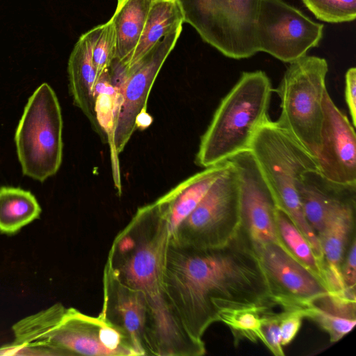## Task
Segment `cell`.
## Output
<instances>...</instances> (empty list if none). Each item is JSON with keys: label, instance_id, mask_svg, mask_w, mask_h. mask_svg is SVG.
Returning a JSON list of instances; mask_svg holds the SVG:
<instances>
[{"label": "cell", "instance_id": "1", "mask_svg": "<svg viewBox=\"0 0 356 356\" xmlns=\"http://www.w3.org/2000/svg\"><path fill=\"white\" fill-rule=\"evenodd\" d=\"M163 278L177 315L197 340L225 310L275 306L258 256L240 228L229 243L216 248L169 242Z\"/></svg>", "mask_w": 356, "mask_h": 356}, {"label": "cell", "instance_id": "2", "mask_svg": "<svg viewBox=\"0 0 356 356\" xmlns=\"http://www.w3.org/2000/svg\"><path fill=\"white\" fill-rule=\"evenodd\" d=\"M170 236L168 221L156 201L143 206L115 237L105 265L120 282L143 293L157 356H201L206 353L204 342L186 331L165 291Z\"/></svg>", "mask_w": 356, "mask_h": 356}, {"label": "cell", "instance_id": "3", "mask_svg": "<svg viewBox=\"0 0 356 356\" xmlns=\"http://www.w3.org/2000/svg\"><path fill=\"white\" fill-rule=\"evenodd\" d=\"M273 91L264 72H243L220 102L202 136L195 163L206 168L248 151L259 128L270 119Z\"/></svg>", "mask_w": 356, "mask_h": 356}, {"label": "cell", "instance_id": "4", "mask_svg": "<svg viewBox=\"0 0 356 356\" xmlns=\"http://www.w3.org/2000/svg\"><path fill=\"white\" fill-rule=\"evenodd\" d=\"M14 341L40 343L61 356H139L130 341L100 317L56 303L12 327Z\"/></svg>", "mask_w": 356, "mask_h": 356}, {"label": "cell", "instance_id": "5", "mask_svg": "<svg viewBox=\"0 0 356 356\" xmlns=\"http://www.w3.org/2000/svg\"><path fill=\"white\" fill-rule=\"evenodd\" d=\"M249 150L274 197L277 207L289 216L308 241L316 257L323 261L318 236L305 217L298 191L299 184L306 172L319 171L316 157L270 119L259 128Z\"/></svg>", "mask_w": 356, "mask_h": 356}, {"label": "cell", "instance_id": "6", "mask_svg": "<svg viewBox=\"0 0 356 356\" xmlns=\"http://www.w3.org/2000/svg\"><path fill=\"white\" fill-rule=\"evenodd\" d=\"M327 72L324 58L305 55L289 63L273 89L280 99L276 123L316 157L320 149Z\"/></svg>", "mask_w": 356, "mask_h": 356}, {"label": "cell", "instance_id": "7", "mask_svg": "<svg viewBox=\"0 0 356 356\" xmlns=\"http://www.w3.org/2000/svg\"><path fill=\"white\" fill-rule=\"evenodd\" d=\"M63 118L57 96L47 83L29 97L15 142L22 172L41 182L55 175L63 158Z\"/></svg>", "mask_w": 356, "mask_h": 356}, {"label": "cell", "instance_id": "8", "mask_svg": "<svg viewBox=\"0 0 356 356\" xmlns=\"http://www.w3.org/2000/svg\"><path fill=\"white\" fill-rule=\"evenodd\" d=\"M240 225L239 177L229 161L195 208L170 233L169 242L195 248L220 247L236 235Z\"/></svg>", "mask_w": 356, "mask_h": 356}, {"label": "cell", "instance_id": "9", "mask_svg": "<svg viewBox=\"0 0 356 356\" xmlns=\"http://www.w3.org/2000/svg\"><path fill=\"white\" fill-rule=\"evenodd\" d=\"M181 31L182 24L174 27L141 60L124 71L125 81L120 92L122 104L110 147L112 172L116 189L122 188L118 155L123 151L136 130L137 116L140 113L147 111V102L150 90L163 65L175 47Z\"/></svg>", "mask_w": 356, "mask_h": 356}, {"label": "cell", "instance_id": "10", "mask_svg": "<svg viewBox=\"0 0 356 356\" xmlns=\"http://www.w3.org/2000/svg\"><path fill=\"white\" fill-rule=\"evenodd\" d=\"M323 27L284 0H261L255 31L257 51L291 63L318 46Z\"/></svg>", "mask_w": 356, "mask_h": 356}, {"label": "cell", "instance_id": "11", "mask_svg": "<svg viewBox=\"0 0 356 356\" xmlns=\"http://www.w3.org/2000/svg\"><path fill=\"white\" fill-rule=\"evenodd\" d=\"M254 251L275 306L284 311L303 310L330 296L325 284L285 248L270 243Z\"/></svg>", "mask_w": 356, "mask_h": 356}, {"label": "cell", "instance_id": "12", "mask_svg": "<svg viewBox=\"0 0 356 356\" xmlns=\"http://www.w3.org/2000/svg\"><path fill=\"white\" fill-rule=\"evenodd\" d=\"M228 161L234 165L239 177L240 229L254 250L270 243L286 248L276 226L275 200L252 153L245 151Z\"/></svg>", "mask_w": 356, "mask_h": 356}, {"label": "cell", "instance_id": "13", "mask_svg": "<svg viewBox=\"0 0 356 356\" xmlns=\"http://www.w3.org/2000/svg\"><path fill=\"white\" fill-rule=\"evenodd\" d=\"M98 316L121 332L139 356H157L152 318L143 293L120 282L106 265L103 274V305Z\"/></svg>", "mask_w": 356, "mask_h": 356}, {"label": "cell", "instance_id": "14", "mask_svg": "<svg viewBox=\"0 0 356 356\" xmlns=\"http://www.w3.org/2000/svg\"><path fill=\"white\" fill-rule=\"evenodd\" d=\"M324 117L316 159L320 173L341 184H356L355 127L332 101L327 90L323 97Z\"/></svg>", "mask_w": 356, "mask_h": 356}, {"label": "cell", "instance_id": "15", "mask_svg": "<svg viewBox=\"0 0 356 356\" xmlns=\"http://www.w3.org/2000/svg\"><path fill=\"white\" fill-rule=\"evenodd\" d=\"M298 191L305 217L317 236L332 218L356 207V184L332 181L318 170L302 176Z\"/></svg>", "mask_w": 356, "mask_h": 356}, {"label": "cell", "instance_id": "16", "mask_svg": "<svg viewBox=\"0 0 356 356\" xmlns=\"http://www.w3.org/2000/svg\"><path fill=\"white\" fill-rule=\"evenodd\" d=\"M356 207L346 209L332 218L318 234L330 297L341 303L355 304L346 295L341 266L350 243L355 236Z\"/></svg>", "mask_w": 356, "mask_h": 356}, {"label": "cell", "instance_id": "17", "mask_svg": "<svg viewBox=\"0 0 356 356\" xmlns=\"http://www.w3.org/2000/svg\"><path fill=\"white\" fill-rule=\"evenodd\" d=\"M261 0H232L220 24L214 48L233 59L257 54L256 24Z\"/></svg>", "mask_w": 356, "mask_h": 356}, {"label": "cell", "instance_id": "18", "mask_svg": "<svg viewBox=\"0 0 356 356\" xmlns=\"http://www.w3.org/2000/svg\"><path fill=\"white\" fill-rule=\"evenodd\" d=\"M229 161L206 168L184 180L156 200L168 221L170 233L195 208Z\"/></svg>", "mask_w": 356, "mask_h": 356}, {"label": "cell", "instance_id": "19", "mask_svg": "<svg viewBox=\"0 0 356 356\" xmlns=\"http://www.w3.org/2000/svg\"><path fill=\"white\" fill-rule=\"evenodd\" d=\"M67 72L69 90L74 104L83 113L98 134L95 112V86L97 74L92 62L89 31L75 44L68 60Z\"/></svg>", "mask_w": 356, "mask_h": 356}, {"label": "cell", "instance_id": "20", "mask_svg": "<svg viewBox=\"0 0 356 356\" xmlns=\"http://www.w3.org/2000/svg\"><path fill=\"white\" fill-rule=\"evenodd\" d=\"M152 0H118L111 19L117 34L116 62L127 66L140 38Z\"/></svg>", "mask_w": 356, "mask_h": 356}, {"label": "cell", "instance_id": "21", "mask_svg": "<svg viewBox=\"0 0 356 356\" xmlns=\"http://www.w3.org/2000/svg\"><path fill=\"white\" fill-rule=\"evenodd\" d=\"M184 22L177 0H152L139 41L124 70L137 63L163 37Z\"/></svg>", "mask_w": 356, "mask_h": 356}, {"label": "cell", "instance_id": "22", "mask_svg": "<svg viewBox=\"0 0 356 356\" xmlns=\"http://www.w3.org/2000/svg\"><path fill=\"white\" fill-rule=\"evenodd\" d=\"M35 196L20 188H0V232L14 234L40 216Z\"/></svg>", "mask_w": 356, "mask_h": 356}, {"label": "cell", "instance_id": "23", "mask_svg": "<svg viewBox=\"0 0 356 356\" xmlns=\"http://www.w3.org/2000/svg\"><path fill=\"white\" fill-rule=\"evenodd\" d=\"M184 21L192 26L201 38L215 45L220 24L232 0H177Z\"/></svg>", "mask_w": 356, "mask_h": 356}, {"label": "cell", "instance_id": "24", "mask_svg": "<svg viewBox=\"0 0 356 356\" xmlns=\"http://www.w3.org/2000/svg\"><path fill=\"white\" fill-rule=\"evenodd\" d=\"M305 316L315 321L335 343L352 331L356 324L355 306L342 305L330 296L323 298L303 309Z\"/></svg>", "mask_w": 356, "mask_h": 356}, {"label": "cell", "instance_id": "25", "mask_svg": "<svg viewBox=\"0 0 356 356\" xmlns=\"http://www.w3.org/2000/svg\"><path fill=\"white\" fill-rule=\"evenodd\" d=\"M275 217L279 236L287 250L327 288L324 264L316 257L308 241L284 211L277 207Z\"/></svg>", "mask_w": 356, "mask_h": 356}, {"label": "cell", "instance_id": "26", "mask_svg": "<svg viewBox=\"0 0 356 356\" xmlns=\"http://www.w3.org/2000/svg\"><path fill=\"white\" fill-rule=\"evenodd\" d=\"M95 112L98 135L111 147L113 134L122 104V95L111 81L108 70L97 79L95 86Z\"/></svg>", "mask_w": 356, "mask_h": 356}, {"label": "cell", "instance_id": "27", "mask_svg": "<svg viewBox=\"0 0 356 356\" xmlns=\"http://www.w3.org/2000/svg\"><path fill=\"white\" fill-rule=\"evenodd\" d=\"M270 307H248L225 310L219 315V321L225 324L231 330L236 346L241 340L248 339L265 344L261 331L263 316Z\"/></svg>", "mask_w": 356, "mask_h": 356}, {"label": "cell", "instance_id": "28", "mask_svg": "<svg viewBox=\"0 0 356 356\" xmlns=\"http://www.w3.org/2000/svg\"><path fill=\"white\" fill-rule=\"evenodd\" d=\"M92 57L97 78L108 70L115 58L117 34L114 23L111 18L105 24L90 29Z\"/></svg>", "mask_w": 356, "mask_h": 356}, {"label": "cell", "instance_id": "29", "mask_svg": "<svg viewBox=\"0 0 356 356\" xmlns=\"http://www.w3.org/2000/svg\"><path fill=\"white\" fill-rule=\"evenodd\" d=\"M304 5L321 21L343 23L356 18V0H302Z\"/></svg>", "mask_w": 356, "mask_h": 356}, {"label": "cell", "instance_id": "30", "mask_svg": "<svg viewBox=\"0 0 356 356\" xmlns=\"http://www.w3.org/2000/svg\"><path fill=\"white\" fill-rule=\"evenodd\" d=\"M282 312H274L272 309L266 311L263 316L261 331L265 339V346L275 356H284L281 344L280 320Z\"/></svg>", "mask_w": 356, "mask_h": 356}, {"label": "cell", "instance_id": "31", "mask_svg": "<svg viewBox=\"0 0 356 356\" xmlns=\"http://www.w3.org/2000/svg\"><path fill=\"white\" fill-rule=\"evenodd\" d=\"M0 355L61 356V354L56 348L43 343L13 341L0 346Z\"/></svg>", "mask_w": 356, "mask_h": 356}, {"label": "cell", "instance_id": "32", "mask_svg": "<svg viewBox=\"0 0 356 356\" xmlns=\"http://www.w3.org/2000/svg\"><path fill=\"white\" fill-rule=\"evenodd\" d=\"M341 278L346 296L355 302L356 238L353 237L341 266Z\"/></svg>", "mask_w": 356, "mask_h": 356}, {"label": "cell", "instance_id": "33", "mask_svg": "<svg viewBox=\"0 0 356 356\" xmlns=\"http://www.w3.org/2000/svg\"><path fill=\"white\" fill-rule=\"evenodd\" d=\"M304 318L305 316L303 310H282L280 326L282 346H287L293 340L301 327Z\"/></svg>", "mask_w": 356, "mask_h": 356}, {"label": "cell", "instance_id": "34", "mask_svg": "<svg viewBox=\"0 0 356 356\" xmlns=\"http://www.w3.org/2000/svg\"><path fill=\"white\" fill-rule=\"evenodd\" d=\"M345 98L351 122L356 126V68H349L345 75Z\"/></svg>", "mask_w": 356, "mask_h": 356}, {"label": "cell", "instance_id": "35", "mask_svg": "<svg viewBox=\"0 0 356 356\" xmlns=\"http://www.w3.org/2000/svg\"><path fill=\"white\" fill-rule=\"evenodd\" d=\"M152 122V116L147 111L142 112L136 118V128L143 131L147 129Z\"/></svg>", "mask_w": 356, "mask_h": 356}]
</instances>
